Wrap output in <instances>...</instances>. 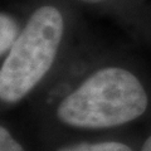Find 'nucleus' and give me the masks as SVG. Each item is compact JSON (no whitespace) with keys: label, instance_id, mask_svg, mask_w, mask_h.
Wrapping results in <instances>:
<instances>
[{"label":"nucleus","instance_id":"1","mask_svg":"<svg viewBox=\"0 0 151 151\" xmlns=\"http://www.w3.org/2000/svg\"><path fill=\"white\" fill-rule=\"evenodd\" d=\"M149 98L131 72L108 67L94 72L57 107L63 124L79 129H108L144 115Z\"/></svg>","mask_w":151,"mask_h":151},{"label":"nucleus","instance_id":"2","mask_svg":"<svg viewBox=\"0 0 151 151\" xmlns=\"http://www.w3.org/2000/svg\"><path fill=\"white\" fill-rule=\"evenodd\" d=\"M63 29V17L54 6H42L32 14L0 69L3 102H19L48 73L58 53Z\"/></svg>","mask_w":151,"mask_h":151},{"label":"nucleus","instance_id":"3","mask_svg":"<svg viewBox=\"0 0 151 151\" xmlns=\"http://www.w3.org/2000/svg\"><path fill=\"white\" fill-rule=\"evenodd\" d=\"M18 25L14 19L5 13L0 15V54L12 49L13 44L17 40Z\"/></svg>","mask_w":151,"mask_h":151},{"label":"nucleus","instance_id":"4","mask_svg":"<svg viewBox=\"0 0 151 151\" xmlns=\"http://www.w3.org/2000/svg\"><path fill=\"white\" fill-rule=\"evenodd\" d=\"M57 151H132L131 147L117 141H103V142H79L67 145Z\"/></svg>","mask_w":151,"mask_h":151},{"label":"nucleus","instance_id":"5","mask_svg":"<svg viewBox=\"0 0 151 151\" xmlns=\"http://www.w3.org/2000/svg\"><path fill=\"white\" fill-rule=\"evenodd\" d=\"M0 151H25L4 126L0 127Z\"/></svg>","mask_w":151,"mask_h":151},{"label":"nucleus","instance_id":"6","mask_svg":"<svg viewBox=\"0 0 151 151\" xmlns=\"http://www.w3.org/2000/svg\"><path fill=\"white\" fill-rule=\"evenodd\" d=\"M141 151H151V136L145 141V144L141 147Z\"/></svg>","mask_w":151,"mask_h":151},{"label":"nucleus","instance_id":"7","mask_svg":"<svg viewBox=\"0 0 151 151\" xmlns=\"http://www.w3.org/2000/svg\"><path fill=\"white\" fill-rule=\"evenodd\" d=\"M89 1H98V0H89Z\"/></svg>","mask_w":151,"mask_h":151}]
</instances>
